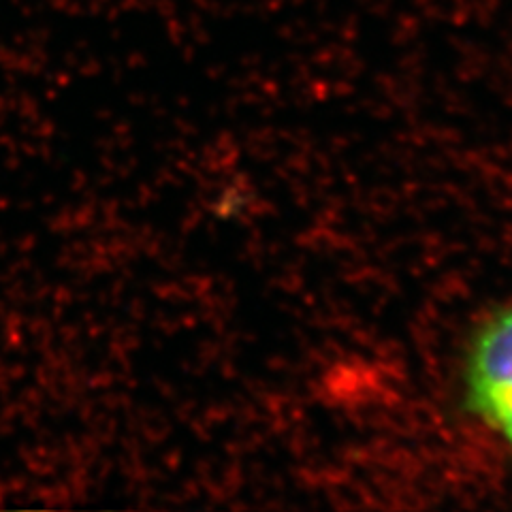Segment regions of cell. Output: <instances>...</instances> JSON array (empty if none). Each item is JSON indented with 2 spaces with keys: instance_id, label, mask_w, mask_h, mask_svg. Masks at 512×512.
<instances>
[{
  "instance_id": "1",
  "label": "cell",
  "mask_w": 512,
  "mask_h": 512,
  "mask_svg": "<svg viewBox=\"0 0 512 512\" xmlns=\"http://www.w3.org/2000/svg\"><path fill=\"white\" fill-rule=\"evenodd\" d=\"M468 399L512 444V308L478 331L468 361Z\"/></svg>"
}]
</instances>
